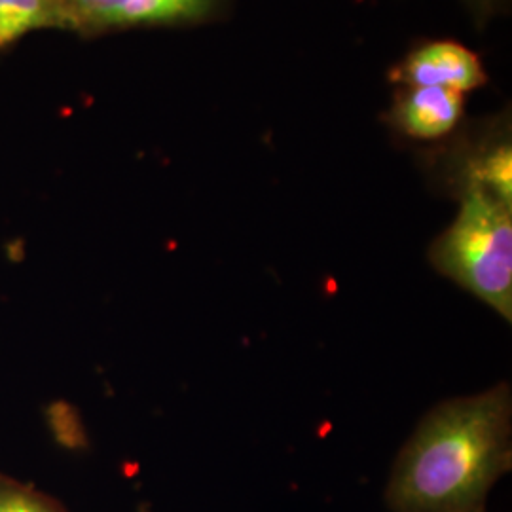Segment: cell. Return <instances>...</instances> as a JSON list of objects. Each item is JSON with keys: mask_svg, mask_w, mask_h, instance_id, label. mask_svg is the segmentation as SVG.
<instances>
[{"mask_svg": "<svg viewBox=\"0 0 512 512\" xmlns=\"http://www.w3.org/2000/svg\"><path fill=\"white\" fill-rule=\"evenodd\" d=\"M459 169L458 184H475L499 202L512 205V147L509 131L486 137L467 150Z\"/></svg>", "mask_w": 512, "mask_h": 512, "instance_id": "obj_6", "label": "cell"}, {"mask_svg": "<svg viewBox=\"0 0 512 512\" xmlns=\"http://www.w3.org/2000/svg\"><path fill=\"white\" fill-rule=\"evenodd\" d=\"M401 86H435L459 93L475 92L488 82L480 57L454 40L423 42L391 69Z\"/></svg>", "mask_w": 512, "mask_h": 512, "instance_id": "obj_4", "label": "cell"}, {"mask_svg": "<svg viewBox=\"0 0 512 512\" xmlns=\"http://www.w3.org/2000/svg\"><path fill=\"white\" fill-rule=\"evenodd\" d=\"M50 29L71 31L57 0H0V50L31 33Z\"/></svg>", "mask_w": 512, "mask_h": 512, "instance_id": "obj_7", "label": "cell"}, {"mask_svg": "<svg viewBox=\"0 0 512 512\" xmlns=\"http://www.w3.org/2000/svg\"><path fill=\"white\" fill-rule=\"evenodd\" d=\"M0 512H59L42 497L0 484Z\"/></svg>", "mask_w": 512, "mask_h": 512, "instance_id": "obj_8", "label": "cell"}, {"mask_svg": "<svg viewBox=\"0 0 512 512\" xmlns=\"http://www.w3.org/2000/svg\"><path fill=\"white\" fill-rule=\"evenodd\" d=\"M429 260L511 323L512 205L475 184L461 186L458 215L433 241Z\"/></svg>", "mask_w": 512, "mask_h": 512, "instance_id": "obj_2", "label": "cell"}, {"mask_svg": "<svg viewBox=\"0 0 512 512\" xmlns=\"http://www.w3.org/2000/svg\"><path fill=\"white\" fill-rule=\"evenodd\" d=\"M512 467L507 382L429 410L404 444L385 488L393 512H484Z\"/></svg>", "mask_w": 512, "mask_h": 512, "instance_id": "obj_1", "label": "cell"}, {"mask_svg": "<svg viewBox=\"0 0 512 512\" xmlns=\"http://www.w3.org/2000/svg\"><path fill=\"white\" fill-rule=\"evenodd\" d=\"M465 2L480 19L490 18L495 10H499L505 4V0H465Z\"/></svg>", "mask_w": 512, "mask_h": 512, "instance_id": "obj_9", "label": "cell"}, {"mask_svg": "<svg viewBox=\"0 0 512 512\" xmlns=\"http://www.w3.org/2000/svg\"><path fill=\"white\" fill-rule=\"evenodd\" d=\"M71 31L101 35L139 27H184L220 18L234 0H57Z\"/></svg>", "mask_w": 512, "mask_h": 512, "instance_id": "obj_3", "label": "cell"}, {"mask_svg": "<svg viewBox=\"0 0 512 512\" xmlns=\"http://www.w3.org/2000/svg\"><path fill=\"white\" fill-rule=\"evenodd\" d=\"M463 112V93L435 86H403L385 122L410 139L437 141L458 128Z\"/></svg>", "mask_w": 512, "mask_h": 512, "instance_id": "obj_5", "label": "cell"}, {"mask_svg": "<svg viewBox=\"0 0 512 512\" xmlns=\"http://www.w3.org/2000/svg\"><path fill=\"white\" fill-rule=\"evenodd\" d=\"M484 512H486V511H484Z\"/></svg>", "mask_w": 512, "mask_h": 512, "instance_id": "obj_10", "label": "cell"}]
</instances>
